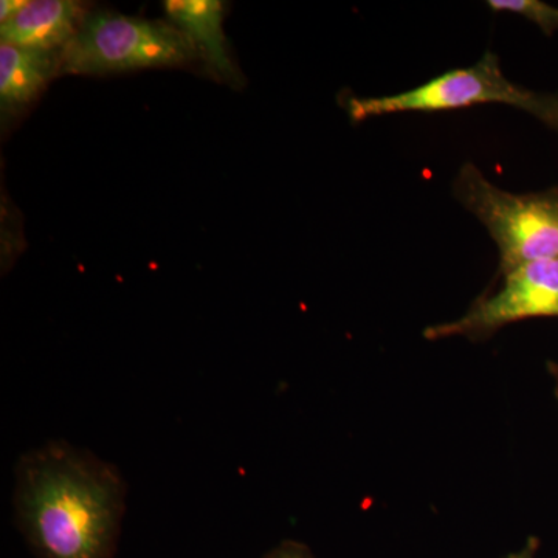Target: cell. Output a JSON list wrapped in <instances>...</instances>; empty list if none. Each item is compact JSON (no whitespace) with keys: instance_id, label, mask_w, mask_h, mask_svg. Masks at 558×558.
Segmentation results:
<instances>
[{"instance_id":"5bb4252c","label":"cell","mask_w":558,"mask_h":558,"mask_svg":"<svg viewBox=\"0 0 558 558\" xmlns=\"http://www.w3.org/2000/svg\"><path fill=\"white\" fill-rule=\"evenodd\" d=\"M556 134L558 135V131L556 132Z\"/></svg>"},{"instance_id":"4fadbf2b","label":"cell","mask_w":558,"mask_h":558,"mask_svg":"<svg viewBox=\"0 0 558 558\" xmlns=\"http://www.w3.org/2000/svg\"><path fill=\"white\" fill-rule=\"evenodd\" d=\"M550 371H553L554 379H556V392L558 396V365H554L553 368H550Z\"/></svg>"},{"instance_id":"8992f818","label":"cell","mask_w":558,"mask_h":558,"mask_svg":"<svg viewBox=\"0 0 558 558\" xmlns=\"http://www.w3.org/2000/svg\"><path fill=\"white\" fill-rule=\"evenodd\" d=\"M83 5L73 0H32L0 25L2 43L40 51H62L83 24Z\"/></svg>"},{"instance_id":"52a82bcc","label":"cell","mask_w":558,"mask_h":558,"mask_svg":"<svg viewBox=\"0 0 558 558\" xmlns=\"http://www.w3.org/2000/svg\"><path fill=\"white\" fill-rule=\"evenodd\" d=\"M58 72H61V51L0 44V106L3 119L31 105Z\"/></svg>"},{"instance_id":"277c9868","label":"cell","mask_w":558,"mask_h":558,"mask_svg":"<svg viewBox=\"0 0 558 558\" xmlns=\"http://www.w3.org/2000/svg\"><path fill=\"white\" fill-rule=\"evenodd\" d=\"M201 57L171 22L95 13L61 51V73L105 75L123 70L174 68Z\"/></svg>"},{"instance_id":"ba28073f","label":"cell","mask_w":558,"mask_h":558,"mask_svg":"<svg viewBox=\"0 0 558 558\" xmlns=\"http://www.w3.org/2000/svg\"><path fill=\"white\" fill-rule=\"evenodd\" d=\"M165 11L172 25L185 33L216 73L233 78L229 44L223 35V3L219 0H168Z\"/></svg>"},{"instance_id":"9c48e42d","label":"cell","mask_w":558,"mask_h":558,"mask_svg":"<svg viewBox=\"0 0 558 558\" xmlns=\"http://www.w3.org/2000/svg\"><path fill=\"white\" fill-rule=\"evenodd\" d=\"M487 9L495 13H510L523 17L545 36L558 33V7L542 0H487Z\"/></svg>"},{"instance_id":"6da1fadb","label":"cell","mask_w":558,"mask_h":558,"mask_svg":"<svg viewBox=\"0 0 558 558\" xmlns=\"http://www.w3.org/2000/svg\"><path fill=\"white\" fill-rule=\"evenodd\" d=\"M14 476V521L36 558H116L128 494L117 465L54 439L22 454Z\"/></svg>"},{"instance_id":"7c38bea8","label":"cell","mask_w":558,"mask_h":558,"mask_svg":"<svg viewBox=\"0 0 558 558\" xmlns=\"http://www.w3.org/2000/svg\"><path fill=\"white\" fill-rule=\"evenodd\" d=\"M508 558H534V546H532L531 543L526 548L520 550V553L512 554V556H509Z\"/></svg>"},{"instance_id":"5b68a950","label":"cell","mask_w":558,"mask_h":558,"mask_svg":"<svg viewBox=\"0 0 558 558\" xmlns=\"http://www.w3.org/2000/svg\"><path fill=\"white\" fill-rule=\"evenodd\" d=\"M501 278L499 288L476 300L462 317L425 329V339H487L510 323L558 318V258L524 264Z\"/></svg>"},{"instance_id":"8fae6325","label":"cell","mask_w":558,"mask_h":558,"mask_svg":"<svg viewBox=\"0 0 558 558\" xmlns=\"http://www.w3.org/2000/svg\"><path fill=\"white\" fill-rule=\"evenodd\" d=\"M25 5L24 0H2L0 2V22L10 21Z\"/></svg>"},{"instance_id":"30bf717a","label":"cell","mask_w":558,"mask_h":558,"mask_svg":"<svg viewBox=\"0 0 558 558\" xmlns=\"http://www.w3.org/2000/svg\"><path fill=\"white\" fill-rule=\"evenodd\" d=\"M264 558H314L307 546L299 542H282Z\"/></svg>"},{"instance_id":"7a4b0ae2","label":"cell","mask_w":558,"mask_h":558,"mask_svg":"<svg viewBox=\"0 0 558 558\" xmlns=\"http://www.w3.org/2000/svg\"><path fill=\"white\" fill-rule=\"evenodd\" d=\"M484 105H505L523 110L558 131V92L546 94L513 83L505 75L494 51H486L469 68L453 69L399 94L351 97L344 101L352 121L409 112H446Z\"/></svg>"},{"instance_id":"3957f363","label":"cell","mask_w":558,"mask_h":558,"mask_svg":"<svg viewBox=\"0 0 558 558\" xmlns=\"http://www.w3.org/2000/svg\"><path fill=\"white\" fill-rule=\"evenodd\" d=\"M453 196L497 244L499 275L535 260L558 258V185L510 193L468 161L453 180Z\"/></svg>"}]
</instances>
